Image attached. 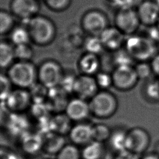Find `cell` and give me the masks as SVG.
I'll return each instance as SVG.
<instances>
[{
  "label": "cell",
  "mask_w": 159,
  "mask_h": 159,
  "mask_svg": "<svg viewBox=\"0 0 159 159\" xmlns=\"http://www.w3.org/2000/svg\"><path fill=\"white\" fill-rule=\"evenodd\" d=\"M135 60L123 47L113 52L112 62L114 67L122 66H134Z\"/></svg>",
  "instance_id": "obj_29"
},
{
  "label": "cell",
  "mask_w": 159,
  "mask_h": 159,
  "mask_svg": "<svg viewBox=\"0 0 159 159\" xmlns=\"http://www.w3.org/2000/svg\"><path fill=\"white\" fill-rule=\"evenodd\" d=\"M68 135L72 143L85 145L93 140L92 125L83 122H78L72 126Z\"/></svg>",
  "instance_id": "obj_17"
},
{
  "label": "cell",
  "mask_w": 159,
  "mask_h": 159,
  "mask_svg": "<svg viewBox=\"0 0 159 159\" xmlns=\"http://www.w3.org/2000/svg\"><path fill=\"white\" fill-rule=\"evenodd\" d=\"M145 98L151 102H159V80L148 81L143 89Z\"/></svg>",
  "instance_id": "obj_32"
},
{
  "label": "cell",
  "mask_w": 159,
  "mask_h": 159,
  "mask_svg": "<svg viewBox=\"0 0 159 159\" xmlns=\"http://www.w3.org/2000/svg\"><path fill=\"white\" fill-rule=\"evenodd\" d=\"M19 139L20 147L26 154L33 155L42 150L43 136L39 132H27Z\"/></svg>",
  "instance_id": "obj_16"
},
{
  "label": "cell",
  "mask_w": 159,
  "mask_h": 159,
  "mask_svg": "<svg viewBox=\"0 0 159 159\" xmlns=\"http://www.w3.org/2000/svg\"><path fill=\"white\" fill-rule=\"evenodd\" d=\"M37 1H38V0H37Z\"/></svg>",
  "instance_id": "obj_48"
},
{
  "label": "cell",
  "mask_w": 159,
  "mask_h": 159,
  "mask_svg": "<svg viewBox=\"0 0 159 159\" xmlns=\"http://www.w3.org/2000/svg\"><path fill=\"white\" fill-rule=\"evenodd\" d=\"M104 50L114 52L124 47L126 36L115 26H109L99 35Z\"/></svg>",
  "instance_id": "obj_14"
},
{
  "label": "cell",
  "mask_w": 159,
  "mask_h": 159,
  "mask_svg": "<svg viewBox=\"0 0 159 159\" xmlns=\"http://www.w3.org/2000/svg\"><path fill=\"white\" fill-rule=\"evenodd\" d=\"M83 45L85 52L99 55L104 50V47L99 36L89 35L84 38Z\"/></svg>",
  "instance_id": "obj_26"
},
{
  "label": "cell",
  "mask_w": 159,
  "mask_h": 159,
  "mask_svg": "<svg viewBox=\"0 0 159 159\" xmlns=\"http://www.w3.org/2000/svg\"><path fill=\"white\" fill-rule=\"evenodd\" d=\"M94 76L99 90H108L109 88L112 86L111 73L100 70Z\"/></svg>",
  "instance_id": "obj_33"
},
{
  "label": "cell",
  "mask_w": 159,
  "mask_h": 159,
  "mask_svg": "<svg viewBox=\"0 0 159 159\" xmlns=\"http://www.w3.org/2000/svg\"><path fill=\"white\" fill-rule=\"evenodd\" d=\"M155 1V2L157 4V5L158 6V7H159V0H153Z\"/></svg>",
  "instance_id": "obj_46"
},
{
  "label": "cell",
  "mask_w": 159,
  "mask_h": 159,
  "mask_svg": "<svg viewBox=\"0 0 159 159\" xmlns=\"http://www.w3.org/2000/svg\"><path fill=\"white\" fill-rule=\"evenodd\" d=\"M48 90L49 89L46 88L45 86L39 82H37L29 89L32 103H45L48 94Z\"/></svg>",
  "instance_id": "obj_28"
},
{
  "label": "cell",
  "mask_w": 159,
  "mask_h": 159,
  "mask_svg": "<svg viewBox=\"0 0 159 159\" xmlns=\"http://www.w3.org/2000/svg\"><path fill=\"white\" fill-rule=\"evenodd\" d=\"M151 143L149 132L141 127H134L127 130V150L139 156L147 153Z\"/></svg>",
  "instance_id": "obj_7"
},
{
  "label": "cell",
  "mask_w": 159,
  "mask_h": 159,
  "mask_svg": "<svg viewBox=\"0 0 159 159\" xmlns=\"http://www.w3.org/2000/svg\"><path fill=\"white\" fill-rule=\"evenodd\" d=\"M156 25H157V27H158V30H159V20H158V21L157 24H156Z\"/></svg>",
  "instance_id": "obj_47"
},
{
  "label": "cell",
  "mask_w": 159,
  "mask_h": 159,
  "mask_svg": "<svg viewBox=\"0 0 159 159\" xmlns=\"http://www.w3.org/2000/svg\"><path fill=\"white\" fill-rule=\"evenodd\" d=\"M124 48L135 61H150L158 53L157 43L146 35L134 34L126 37Z\"/></svg>",
  "instance_id": "obj_3"
},
{
  "label": "cell",
  "mask_w": 159,
  "mask_h": 159,
  "mask_svg": "<svg viewBox=\"0 0 159 159\" xmlns=\"http://www.w3.org/2000/svg\"><path fill=\"white\" fill-rule=\"evenodd\" d=\"M139 159H159V155L154 152L150 153H145L140 156Z\"/></svg>",
  "instance_id": "obj_43"
},
{
  "label": "cell",
  "mask_w": 159,
  "mask_h": 159,
  "mask_svg": "<svg viewBox=\"0 0 159 159\" xmlns=\"http://www.w3.org/2000/svg\"><path fill=\"white\" fill-rule=\"evenodd\" d=\"M109 2L114 4L115 6H116L122 0H107Z\"/></svg>",
  "instance_id": "obj_45"
},
{
  "label": "cell",
  "mask_w": 159,
  "mask_h": 159,
  "mask_svg": "<svg viewBox=\"0 0 159 159\" xmlns=\"http://www.w3.org/2000/svg\"><path fill=\"white\" fill-rule=\"evenodd\" d=\"M134 66L139 80H147L153 74L150 61L137 62Z\"/></svg>",
  "instance_id": "obj_34"
},
{
  "label": "cell",
  "mask_w": 159,
  "mask_h": 159,
  "mask_svg": "<svg viewBox=\"0 0 159 159\" xmlns=\"http://www.w3.org/2000/svg\"><path fill=\"white\" fill-rule=\"evenodd\" d=\"M71 0H45L47 7L54 12H62L68 9Z\"/></svg>",
  "instance_id": "obj_37"
},
{
  "label": "cell",
  "mask_w": 159,
  "mask_h": 159,
  "mask_svg": "<svg viewBox=\"0 0 159 159\" xmlns=\"http://www.w3.org/2000/svg\"><path fill=\"white\" fill-rule=\"evenodd\" d=\"M81 153L73 143L66 144L57 155V159H80Z\"/></svg>",
  "instance_id": "obj_31"
},
{
  "label": "cell",
  "mask_w": 159,
  "mask_h": 159,
  "mask_svg": "<svg viewBox=\"0 0 159 159\" xmlns=\"http://www.w3.org/2000/svg\"><path fill=\"white\" fill-rule=\"evenodd\" d=\"M71 122L65 112L57 113L55 116L50 117L52 132L61 135L68 134L72 127Z\"/></svg>",
  "instance_id": "obj_21"
},
{
  "label": "cell",
  "mask_w": 159,
  "mask_h": 159,
  "mask_svg": "<svg viewBox=\"0 0 159 159\" xmlns=\"http://www.w3.org/2000/svg\"><path fill=\"white\" fill-rule=\"evenodd\" d=\"M15 61L13 44L6 41H0V69L7 70Z\"/></svg>",
  "instance_id": "obj_22"
},
{
  "label": "cell",
  "mask_w": 159,
  "mask_h": 159,
  "mask_svg": "<svg viewBox=\"0 0 159 159\" xmlns=\"http://www.w3.org/2000/svg\"><path fill=\"white\" fill-rule=\"evenodd\" d=\"M76 75L72 72H65L59 87L65 93H73V89Z\"/></svg>",
  "instance_id": "obj_36"
},
{
  "label": "cell",
  "mask_w": 159,
  "mask_h": 159,
  "mask_svg": "<svg viewBox=\"0 0 159 159\" xmlns=\"http://www.w3.org/2000/svg\"><path fill=\"white\" fill-rule=\"evenodd\" d=\"M64 112L71 121L83 122L91 115L89 101L75 96L68 101Z\"/></svg>",
  "instance_id": "obj_13"
},
{
  "label": "cell",
  "mask_w": 159,
  "mask_h": 159,
  "mask_svg": "<svg viewBox=\"0 0 159 159\" xmlns=\"http://www.w3.org/2000/svg\"><path fill=\"white\" fill-rule=\"evenodd\" d=\"M111 132V128L105 124L98 123L92 125L93 140L103 143L107 142Z\"/></svg>",
  "instance_id": "obj_27"
},
{
  "label": "cell",
  "mask_w": 159,
  "mask_h": 159,
  "mask_svg": "<svg viewBox=\"0 0 159 159\" xmlns=\"http://www.w3.org/2000/svg\"><path fill=\"white\" fill-rule=\"evenodd\" d=\"M65 145L63 135L50 132L43 136L42 150L48 155H57Z\"/></svg>",
  "instance_id": "obj_19"
},
{
  "label": "cell",
  "mask_w": 159,
  "mask_h": 159,
  "mask_svg": "<svg viewBox=\"0 0 159 159\" xmlns=\"http://www.w3.org/2000/svg\"><path fill=\"white\" fill-rule=\"evenodd\" d=\"M6 107L14 114H21L32 106V101L29 89L15 88L4 101Z\"/></svg>",
  "instance_id": "obj_10"
},
{
  "label": "cell",
  "mask_w": 159,
  "mask_h": 159,
  "mask_svg": "<svg viewBox=\"0 0 159 159\" xmlns=\"http://www.w3.org/2000/svg\"><path fill=\"white\" fill-rule=\"evenodd\" d=\"M136 11L141 24L148 27L157 24L159 7L153 0H143Z\"/></svg>",
  "instance_id": "obj_15"
},
{
  "label": "cell",
  "mask_w": 159,
  "mask_h": 159,
  "mask_svg": "<svg viewBox=\"0 0 159 159\" xmlns=\"http://www.w3.org/2000/svg\"><path fill=\"white\" fill-rule=\"evenodd\" d=\"M89 104L91 115L99 119L112 117L119 107L117 97L109 90H99L89 100Z\"/></svg>",
  "instance_id": "obj_4"
},
{
  "label": "cell",
  "mask_w": 159,
  "mask_h": 159,
  "mask_svg": "<svg viewBox=\"0 0 159 159\" xmlns=\"http://www.w3.org/2000/svg\"><path fill=\"white\" fill-rule=\"evenodd\" d=\"M15 17L9 11L0 10V36L9 35L16 25Z\"/></svg>",
  "instance_id": "obj_25"
},
{
  "label": "cell",
  "mask_w": 159,
  "mask_h": 159,
  "mask_svg": "<svg viewBox=\"0 0 159 159\" xmlns=\"http://www.w3.org/2000/svg\"><path fill=\"white\" fill-rule=\"evenodd\" d=\"M82 30L88 35L99 36L109 26L107 15L102 11L91 9L85 12L81 18Z\"/></svg>",
  "instance_id": "obj_6"
},
{
  "label": "cell",
  "mask_w": 159,
  "mask_h": 159,
  "mask_svg": "<svg viewBox=\"0 0 159 159\" xmlns=\"http://www.w3.org/2000/svg\"><path fill=\"white\" fill-rule=\"evenodd\" d=\"M83 159H102L105 153V147L103 143L94 140L85 145L81 151Z\"/></svg>",
  "instance_id": "obj_23"
},
{
  "label": "cell",
  "mask_w": 159,
  "mask_h": 159,
  "mask_svg": "<svg viewBox=\"0 0 159 159\" xmlns=\"http://www.w3.org/2000/svg\"><path fill=\"white\" fill-rule=\"evenodd\" d=\"M77 66L80 74L94 76L100 71L101 60L99 55L84 52L79 58Z\"/></svg>",
  "instance_id": "obj_18"
},
{
  "label": "cell",
  "mask_w": 159,
  "mask_h": 159,
  "mask_svg": "<svg viewBox=\"0 0 159 159\" xmlns=\"http://www.w3.org/2000/svg\"><path fill=\"white\" fill-rule=\"evenodd\" d=\"M146 36L155 43L159 42V30L156 25L148 27Z\"/></svg>",
  "instance_id": "obj_39"
},
{
  "label": "cell",
  "mask_w": 159,
  "mask_h": 159,
  "mask_svg": "<svg viewBox=\"0 0 159 159\" xmlns=\"http://www.w3.org/2000/svg\"><path fill=\"white\" fill-rule=\"evenodd\" d=\"M99 91L94 76L80 74L76 76L73 89L76 97L88 101Z\"/></svg>",
  "instance_id": "obj_12"
},
{
  "label": "cell",
  "mask_w": 159,
  "mask_h": 159,
  "mask_svg": "<svg viewBox=\"0 0 159 159\" xmlns=\"http://www.w3.org/2000/svg\"><path fill=\"white\" fill-rule=\"evenodd\" d=\"M9 35L11 43L14 46L29 43L30 42V35L26 25H16Z\"/></svg>",
  "instance_id": "obj_24"
},
{
  "label": "cell",
  "mask_w": 159,
  "mask_h": 159,
  "mask_svg": "<svg viewBox=\"0 0 159 159\" xmlns=\"http://www.w3.org/2000/svg\"><path fill=\"white\" fill-rule=\"evenodd\" d=\"M0 159H19L18 156L11 150L0 148Z\"/></svg>",
  "instance_id": "obj_42"
},
{
  "label": "cell",
  "mask_w": 159,
  "mask_h": 159,
  "mask_svg": "<svg viewBox=\"0 0 159 159\" xmlns=\"http://www.w3.org/2000/svg\"><path fill=\"white\" fill-rule=\"evenodd\" d=\"M39 11L37 0H12L10 4V12L14 17L25 22L39 14Z\"/></svg>",
  "instance_id": "obj_11"
},
{
  "label": "cell",
  "mask_w": 159,
  "mask_h": 159,
  "mask_svg": "<svg viewBox=\"0 0 159 159\" xmlns=\"http://www.w3.org/2000/svg\"><path fill=\"white\" fill-rule=\"evenodd\" d=\"M64 73L58 61L52 59L45 60L37 67L38 82L49 89L58 87Z\"/></svg>",
  "instance_id": "obj_5"
},
{
  "label": "cell",
  "mask_w": 159,
  "mask_h": 159,
  "mask_svg": "<svg viewBox=\"0 0 159 159\" xmlns=\"http://www.w3.org/2000/svg\"><path fill=\"white\" fill-rule=\"evenodd\" d=\"M12 84L7 74L0 73V101L4 102L12 89Z\"/></svg>",
  "instance_id": "obj_35"
},
{
  "label": "cell",
  "mask_w": 159,
  "mask_h": 159,
  "mask_svg": "<svg viewBox=\"0 0 159 159\" xmlns=\"http://www.w3.org/2000/svg\"><path fill=\"white\" fill-rule=\"evenodd\" d=\"M140 25L136 9H118L114 16V26L126 37L135 34Z\"/></svg>",
  "instance_id": "obj_8"
},
{
  "label": "cell",
  "mask_w": 159,
  "mask_h": 159,
  "mask_svg": "<svg viewBox=\"0 0 159 159\" xmlns=\"http://www.w3.org/2000/svg\"><path fill=\"white\" fill-rule=\"evenodd\" d=\"M30 42L44 47L51 44L57 35V27L49 17L38 14L26 22Z\"/></svg>",
  "instance_id": "obj_1"
},
{
  "label": "cell",
  "mask_w": 159,
  "mask_h": 159,
  "mask_svg": "<svg viewBox=\"0 0 159 159\" xmlns=\"http://www.w3.org/2000/svg\"><path fill=\"white\" fill-rule=\"evenodd\" d=\"M153 152L157 153L158 155H159V139L156 142L155 145H154V150Z\"/></svg>",
  "instance_id": "obj_44"
},
{
  "label": "cell",
  "mask_w": 159,
  "mask_h": 159,
  "mask_svg": "<svg viewBox=\"0 0 159 159\" xmlns=\"http://www.w3.org/2000/svg\"><path fill=\"white\" fill-rule=\"evenodd\" d=\"M152 73L159 78V53H157L150 61Z\"/></svg>",
  "instance_id": "obj_41"
},
{
  "label": "cell",
  "mask_w": 159,
  "mask_h": 159,
  "mask_svg": "<svg viewBox=\"0 0 159 159\" xmlns=\"http://www.w3.org/2000/svg\"><path fill=\"white\" fill-rule=\"evenodd\" d=\"M140 156L125 150L115 153L112 159H139Z\"/></svg>",
  "instance_id": "obj_40"
},
{
  "label": "cell",
  "mask_w": 159,
  "mask_h": 159,
  "mask_svg": "<svg viewBox=\"0 0 159 159\" xmlns=\"http://www.w3.org/2000/svg\"><path fill=\"white\" fill-rule=\"evenodd\" d=\"M134 66L114 67L111 72L112 87L120 91L132 89L139 80Z\"/></svg>",
  "instance_id": "obj_9"
},
{
  "label": "cell",
  "mask_w": 159,
  "mask_h": 159,
  "mask_svg": "<svg viewBox=\"0 0 159 159\" xmlns=\"http://www.w3.org/2000/svg\"><path fill=\"white\" fill-rule=\"evenodd\" d=\"M34 55V50L29 43H24L14 46L16 61H32Z\"/></svg>",
  "instance_id": "obj_30"
},
{
  "label": "cell",
  "mask_w": 159,
  "mask_h": 159,
  "mask_svg": "<svg viewBox=\"0 0 159 159\" xmlns=\"http://www.w3.org/2000/svg\"><path fill=\"white\" fill-rule=\"evenodd\" d=\"M127 130L122 128H117L112 130L107 142L110 148L115 153L127 150Z\"/></svg>",
  "instance_id": "obj_20"
},
{
  "label": "cell",
  "mask_w": 159,
  "mask_h": 159,
  "mask_svg": "<svg viewBox=\"0 0 159 159\" xmlns=\"http://www.w3.org/2000/svg\"><path fill=\"white\" fill-rule=\"evenodd\" d=\"M6 74L15 88L29 89L38 82L37 67L32 61H15Z\"/></svg>",
  "instance_id": "obj_2"
},
{
  "label": "cell",
  "mask_w": 159,
  "mask_h": 159,
  "mask_svg": "<svg viewBox=\"0 0 159 159\" xmlns=\"http://www.w3.org/2000/svg\"><path fill=\"white\" fill-rule=\"evenodd\" d=\"M143 0H122L116 6L118 9H136Z\"/></svg>",
  "instance_id": "obj_38"
}]
</instances>
